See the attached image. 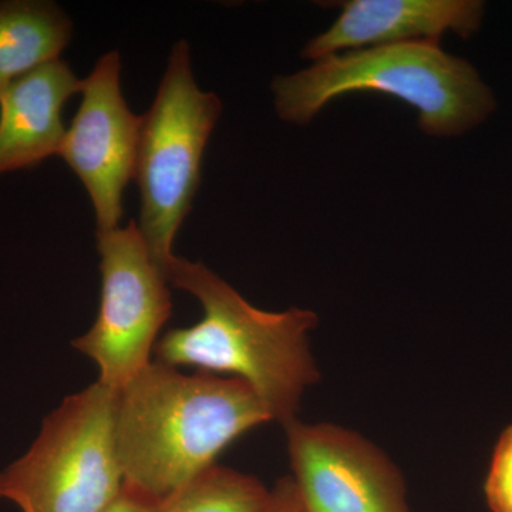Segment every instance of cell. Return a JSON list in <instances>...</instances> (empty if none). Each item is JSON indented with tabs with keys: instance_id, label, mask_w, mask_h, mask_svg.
Masks as SVG:
<instances>
[{
	"instance_id": "cell-11",
	"label": "cell",
	"mask_w": 512,
	"mask_h": 512,
	"mask_svg": "<svg viewBox=\"0 0 512 512\" xmlns=\"http://www.w3.org/2000/svg\"><path fill=\"white\" fill-rule=\"evenodd\" d=\"M72 35V20L55 3L0 2V94L20 77L59 60Z\"/></svg>"
},
{
	"instance_id": "cell-8",
	"label": "cell",
	"mask_w": 512,
	"mask_h": 512,
	"mask_svg": "<svg viewBox=\"0 0 512 512\" xmlns=\"http://www.w3.org/2000/svg\"><path fill=\"white\" fill-rule=\"evenodd\" d=\"M120 70V55L114 50L101 57L83 80L82 104L59 153L92 200L97 232L119 228L143 124V117L128 109L121 94Z\"/></svg>"
},
{
	"instance_id": "cell-15",
	"label": "cell",
	"mask_w": 512,
	"mask_h": 512,
	"mask_svg": "<svg viewBox=\"0 0 512 512\" xmlns=\"http://www.w3.org/2000/svg\"><path fill=\"white\" fill-rule=\"evenodd\" d=\"M157 503L148 500L144 495L124 487L119 497L104 512H153Z\"/></svg>"
},
{
	"instance_id": "cell-2",
	"label": "cell",
	"mask_w": 512,
	"mask_h": 512,
	"mask_svg": "<svg viewBox=\"0 0 512 512\" xmlns=\"http://www.w3.org/2000/svg\"><path fill=\"white\" fill-rule=\"evenodd\" d=\"M163 274L200 301L204 316L165 333L154 348L158 362L235 377L258 394L272 421L284 427L298 419L303 393L320 379L309 345L318 315L261 311L201 262L174 256Z\"/></svg>"
},
{
	"instance_id": "cell-9",
	"label": "cell",
	"mask_w": 512,
	"mask_h": 512,
	"mask_svg": "<svg viewBox=\"0 0 512 512\" xmlns=\"http://www.w3.org/2000/svg\"><path fill=\"white\" fill-rule=\"evenodd\" d=\"M338 19L302 50L305 59L400 43H440L453 33L471 39L483 26L480 0H348L333 3Z\"/></svg>"
},
{
	"instance_id": "cell-6",
	"label": "cell",
	"mask_w": 512,
	"mask_h": 512,
	"mask_svg": "<svg viewBox=\"0 0 512 512\" xmlns=\"http://www.w3.org/2000/svg\"><path fill=\"white\" fill-rule=\"evenodd\" d=\"M101 295L96 322L72 342L99 367V382L123 389L144 367L171 318V292L136 222L97 232Z\"/></svg>"
},
{
	"instance_id": "cell-14",
	"label": "cell",
	"mask_w": 512,
	"mask_h": 512,
	"mask_svg": "<svg viewBox=\"0 0 512 512\" xmlns=\"http://www.w3.org/2000/svg\"><path fill=\"white\" fill-rule=\"evenodd\" d=\"M261 512H305L291 477L281 478L275 484Z\"/></svg>"
},
{
	"instance_id": "cell-1",
	"label": "cell",
	"mask_w": 512,
	"mask_h": 512,
	"mask_svg": "<svg viewBox=\"0 0 512 512\" xmlns=\"http://www.w3.org/2000/svg\"><path fill=\"white\" fill-rule=\"evenodd\" d=\"M272 421L235 377L151 362L117 392L116 450L124 487L158 503L217 466L225 448Z\"/></svg>"
},
{
	"instance_id": "cell-12",
	"label": "cell",
	"mask_w": 512,
	"mask_h": 512,
	"mask_svg": "<svg viewBox=\"0 0 512 512\" xmlns=\"http://www.w3.org/2000/svg\"><path fill=\"white\" fill-rule=\"evenodd\" d=\"M269 493L258 478L217 464L158 501L153 512H261Z\"/></svg>"
},
{
	"instance_id": "cell-7",
	"label": "cell",
	"mask_w": 512,
	"mask_h": 512,
	"mask_svg": "<svg viewBox=\"0 0 512 512\" xmlns=\"http://www.w3.org/2000/svg\"><path fill=\"white\" fill-rule=\"evenodd\" d=\"M284 429L303 511L410 512L402 473L372 441L329 423Z\"/></svg>"
},
{
	"instance_id": "cell-13",
	"label": "cell",
	"mask_w": 512,
	"mask_h": 512,
	"mask_svg": "<svg viewBox=\"0 0 512 512\" xmlns=\"http://www.w3.org/2000/svg\"><path fill=\"white\" fill-rule=\"evenodd\" d=\"M484 493L491 512H512V424L495 444Z\"/></svg>"
},
{
	"instance_id": "cell-4",
	"label": "cell",
	"mask_w": 512,
	"mask_h": 512,
	"mask_svg": "<svg viewBox=\"0 0 512 512\" xmlns=\"http://www.w3.org/2000/svg\"><path fill=\"white\" fill-rule=\"evenodd\" d=\"M117 390L97 380L43 419L29 450L0 471V500L22 512H104L124 480L116 450Z\"/></svg>"
},
{
	"instance_id": "cell-10",
	"label": "cell",
	"mask_w": 512,
	"mask_h": 512,
	"mask_svg": "<svg viewBox=\"0 0 512 512\" xmlns=\"http://www.w3.org/2000/svg\"><path fill=\"white\" fill-rule=\"evenodd\" d=\"M82 87L83 80L59 59L20 77L0 94V175L59 156L67 131L63 107Z\"/></svg>"
},
{
	"instance_id": "cell-5",
	"label": "cell",
	"mask_w": 512,
	"mask_h": 512,
	"mask_svg": "<svg viewBox=\"0 0 512 512\" xmlns=\"http://www.w3.org/2000/svg\"><path fill=\"white\" fill-rule=\"evenodd\" d=\"M221 111L217 94L198 87L190 46L178 40L143 116L133 177L141 194L138 228L161 272L175 256L174 238L200 187L202 157Z\"/></svg>"
},
{
	"instance_id": "cell-3",
	"label": "cell",
	"mask_w": 512,
	"mask_h": 512,
	"mask_svg": "<svg viewBox=\"0 0 512 512\" xmlns=\"http://www.w3.org/2000/svg\"><path fill=\"white\" fill-rule=\"evenodd\" d=\"M386 94L416 110L419 128L431 137H457L490 119L497 99L468 60L440 43L367 47L315 60L301 72L275 77L279 119L305 126L330 101L349 93Z\"/></svg>"
}]
</instances>
